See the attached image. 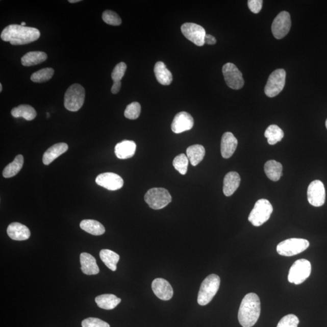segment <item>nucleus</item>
I'll use <instances>...</instances> for the list:
<instances>
[{"instance_id": "obj_1", "label": "nucleus", "mask_w": 327, "mask_h": 327, "mask_svg": "<svg viewBox=\"0 0 327 327\" xmlns=\"http://www.w3.org/2000/svg\"><path fill=\"white\" fill-rule=\"evenodd\" d=\"M40 37V32L34 28L11 24L3 29L1 38L14 46L28 44L36 41Z\"/></svg>"}, {"instance_id": "obj_2", "label": "nucleus", "mask_w": 327, "mask_h": 327, "mask_svg": "<svg viewBox=\"0 0 327 327\" xmlns=\"http://www.w3.org/2000/svg\"><path fill=\"white\" fill-rule=\"evenodd\" d=\"M261 314L260 297L254 293L246 294L238 312L239 323L243 327H251L257 322Z\"/></svg>"}, {"instance_id": "obj_3", "label": "nucleus", "mask_w": 327, "mask_h": 327, "mask_svg": "<svg viewBox=\"0 0 327 327\" xmlns=\"http://www.w3.org/2000/svg\"><path fill=\"white\" fill-rule=\"evenodd\" d=\"M221 280L218 275L212 274L203 281L197 296L199 305L205 306L211 302L219 289Z\"/></svg>"}, {"instance_id": "obj_4", "label": "nucleus", "mask_w": 327, "mask_h": 327, "mask_svg": "<svg viewBox=\"0 0 327 327\" xmlns=\"http://www.w3.org/2000/svg\"><path fill=\"white\" fill-rule=\"evenodd\" d=\"M86 92L79 84H74L67 90L64 95V107L70 112H77L82 108L85 100Z\"/></svg>"}, {"instance_id": "obj_5", "label": "nucleus", "mask_w": 327, "mask_h": 327, "mask_svg": "<svg viewBox=\"0 0 327 327\" xmlns=\"http://www.w3.org/2000/svg\"><path fill=\"white\" fill-rule=\"evenodd\" d=\"M273 210L269 200L266 199L258 200L248 216V221L253 225L260 227L270 219Z\"/></svg>"}, {"instance_id": "obj_6", "label": "nucleus", "mask_w": 327, "mask_h": 327, "mask_svg": "<svg viewBox=\"0 0 327 327\" xmlns=\"http://www.w3.org/2000/svg\"><path fill=\"white\" fill-rule=\"evenodd\" d=\"M144 200L151 209L160 210L171 203V196L168 191L164 188H153L145 193Z\"/></svg>"}, {"instance_id": "obj_7", "label": "nucleus", "mask_w": 327, "mask_h": 327, "mask_svg": "<svg viewBox=\"0 0 327 327\" xmlns=\"http://www.w3.org/2000/svg\"><path fill=\"white\" fill-rule=\"evenodd\" d=\"M309 242L305 239L290 238L281 242L276 250L280 255L292 257L305 251L309 247Z\"/></svg>"}, {"instance_id": "obj_8", "label": "nucleus", "mask_w": 327, "mask_h": 327, "mask_svg": "<svg viewBox=\"0 0 327 327\" xmlns=\"http://www.w3.org/2000/svg\"><path fill=\"white\" fill-rule=\"evenodd\" d=\"M312 271L311 263L305 259L297 260L291 267L288 280L290 283L299 285L310 276Z\"/></svg>"}, {"instance_id": "obj_9", "label": "nucleus", "mask_w": 327, "mask_h": 327, "mask_svg": "<svg viewBox=\"0 0 327 327\" xmlns=\"http://www.w3.org/2000/svg\"><path fill=\"white\" fill-rule=\"evenodd\" d=\"M286 72L283 69H276L272 72L265 85V95L270 98L276 96L283 91L286 84Z\"/></svg>"}, {"instance_id": "obj_10", "label": "nucleus", "mask_w": 327, "mask_h": 327, "mask_svg": "<svg viewBox=\"0 0 327 327\" xmlns=\"http://www.w3.org/2000/svg\"><path fill=\"white\" fill-rule=\"evenodd\" d=\"M222 73L225 83L232 89H241L244 85V80L241 71L234 64L228 63L222 67Z\"/></svg>"}, {"instance_id": "obj_11", "label": "nucleus", "mask_w": 327, "mask_h": 327, "mask_svg": "<svg viewBox=\"0 0 327 327\" xmlns=\"http://www.w3.org/2000/svg\"><path fill=\"white\" fill-rule=\"evenodd\" d=\"M291 25L289 13L286 11L280 12L271 25V31L274 38L280 40L286 37L290 30Z\"/></svg>"}, {"instance_id": "obj_12", "label": "nucleus", "mask_w": 327, "mask_h": 327, "mask_svg": "<svg viewBox=\"0 0 327 327\" xmlns=\"http://www.w3.org/2000/svg\"><path fill=\"white\" fill-rule=\"evenodd\" d=\"M181 32L184 37L197 46H203L205 44L206 31L200 26L192 22H186L181 27Z\"/></svg>"}, {"instance_id": "obj_13", "label": "nucleus", "mask_w": 327, "mask_h": 327, "mask_svg": "<svg viewBox=\"0 0 327 327\" xmlns=\"http://www.w3.org/2000/svg\"><path fill=\"white\" fill-rule=\"evenodd\" d=\"M307 198L311 205L320 207L325 202V189L323 183L319 180L313 181L307 190Z\"/></svg>"}, {"instance_id": "obj_14", "label": "nucleus", "mask_w": 327, "mask_h": 327, "mask_svg": "<svg viewBox=\"0 0 327 327\" xmlns=\"http://www.w3.org/2000/svg\"><path fill=\"white\" fill-rule=\"evenodd\" d=\"M96 183L109 190L115 191L121 189L124 181L118 174L114 173H103L96 178Z\"/></svg>"}, {"instance_id": "obj_15", "label": "nucleus", "mask_w": 327, "mask_h": 327, "mask_svg": "<svg viewBox=\"0 0 327 327\" xmlns=\"http://www.w3.org/2000/svg\"><path fill=\"white\" fill-rule=\"evenodd\" d=\"M194 125V120L189 113L181 112L177 113L171 123V131L174 134H181L190 131Z\"/></svg>"}, {"instance_id": "obj_16", "label": "nucleus", "mask_w": 327, "mask_h": 327, "mask_svg": "<svg viewBox=\"0 0 327 327\" xmlns=\"http://www.w3.org/2000/svg\"><path fill=\"white\" fill-rule=\"evenodd\" d=\"M152 290L158 298L163 300L171 299L173 295V290L169 283L163 278H157L152 282Z\"/></svg>"}, {"instance_id": "obj_17", "label": "nucleus", "mask_w": 327, "mask_h": 327, "mask_svg": "<svg viewBox=\"0 0 327 327\" xmlns=\"http://www.w3.org/2000/svg\"><path fill=\"white\" fill-rule=\"evenodd\" d=\"M238 146V140L231 132H225L222 135L221 142L222 157L225 159L231 158Z\"/></svg>"}, {"instance_id": "obj_18", "label": "nucleus", "mask_w": 327, "mask_h": 327, "mask_svg": "<svg viewBox=\"0 0 327 327\" xmlns=\"http://www.w3.org/2000/svg\"><path fill=\"white\" fill-rule=\"evenodd\" d=\"M8 235L15 241L27 240L31 236L30 230L23 224L19 222H13L8 226Z\"/></svg>"}, {"instance_id": "obj_19", "label": "nucleus", "mask_w": 327, "mask_h": 327, "mask_svg": "<svg viewBox=\"0 0 327 327\" xmlns=\"http://www.w3.org/2000/svg\"><path fill=\"white\" fill-rule=\"evenodd\" d=\"M137 145L133 141L124 140L116 145L115 153L119 159H129L134 156Z\"/></svg>"}, {"instance_id": "obj_20", "label": "nucleus", "mask_w": 327, "mask_h": 327, "mask_svg": "<svg viewBox=\"0 0 327 327\" xmlns=\"http://www.w3.org/2000/svg\"><path fill=\"white\" fill-rule=\"evenodd\" d=\"M241 183V177L235 171L226 174L223 183V192L226 196H231L238 189Z\"/></svg>"}, {"instance_id": "obj_21", "label": "nucleus", "mask_w": 327, "mask_h": 327, "mask_svg": "<svg viewBox=\"0 0 327 327\" xmlns=\"http://www.w3.org/2000/svg\"><path fill=\"white\" fill-rule=\"evenodd\" d=\"M80 263L83 273L87 275H95L99 273V269L95 258L87 253L80 255Z\"/></svg>"}, {"instance_id": "obj_22", "label": "nucleus", "mask_w": 327, "mask_h": 327, "mask_svg": "<svg viewBox=\"0 0 327 327\" xmlns=\"http://www.w3.org/2000/svg\"><path fill=\"white\" fill-rule=\"evenodd\" d=\"M68 150V145L64 142H60L53 145L45 152L43 157L44 164L49 165L61 155L65 153Z\"/></svg>"}, {"instance_id": "obj_23", "label": "nucleus", "mask_w": 327, "mask_h": 327, "mask_svg": "<svg viewBox=\"0 0 327 327\" xmlns=\"http://www.w3.org/2000/svg\"><path fill=\"white\" fill-rule=\"evenodd\" d=\"M154 72L158 82L162 84V85H170L171 83L172 82V74L170 72V70L167 69V68L163 62L158 61V62L155 64Z\"/></svg>"}, {"instance_id": "obj_24", "label": "nucleus", "mask_w": 327, "mask_h": 327, "mask_svg": "<svg viewBox=\"0 0 327 327\" xmlns=\"http://www.w3.org/2000/svg\"><path fill=\"white\" fill-rule=\"evenodd\" d=\"M121 299L112 294H102L96 297L95 303L99 308L110 310L115 308L121 303Z\"/></svg>"}, {"instance_id": "obj_25", "label": "nucleus", "mask_w": 327, "mask_h": 327, "mask_svg": "<svg viewBox=\"0 0 327 327\" xmlns=\"http://www.w3.org/2000/svg\"><path fill=\"white\" fill-rule=\"evenodd\" d=\"M186 153L191 164L196 166L203 160L206 155V150L202 145L195 144L188 147Z\"/></svg>"}, {"instance_id": "obj_26", "label": "nucleus", "mask_w": 327, "mask_h": 327, "mask_svg": "<svg viewBox=\"0 0 327 327\" xmlns=\"http://www.w3.org/2000/svg\"><path fill=\"white\" fill-rule=\"evenodd\" d=\"M47 58V54L43 52H29L21 58V64L22 66L28 67L38 65L46 61Z\"/></svg>"}, {"instance_id": "obj_27", "label": "nucleus", "mask_w": 327, "mask_h": 327, "mask_svg": "<svg viewBox=\"0 0 327 327\" xmlns=\"http://www.w3.org/2000/svg\"><path fill=\"white\" fill-rule=\"evenodd\" d=\"M264 171L269 179L273 181H278L283 176V166L275 160L268 161L265 164Z\"/></svg>"}, {"instance_id": "obj_28", "label": "nucleus", "mask_w": 327, "mask_h": 327, "mask_svg": "<svg viewBox=\"0 0 327 327\" xmlns=\"http://www.w3.org/2000/svg\"><path fill=\"white\" fill-rule=\"evenodd\" d=\"M80 228L83 231L95 236H99L105 234V227L101 223L93 219H84L80 222Z\"/></svg>"}, {"instance_id": "obj_29", "label": "nucleus", "mask_w": 327, "mask_h": 327, "mask_svg": "<svg viewBox=\"0 0 327 327\" xmlns=\"http://www.w3.org/2000/svg\"><path fill=\"white\" fill-rule=\"evenodd\" d=\"M11 114L15 118L22 117L26 120L32 121L37 116V112L33 107L22 105L12 110Z\"/></svg>"}, {"instance_id": "obj_30", "label": "nucleus", "mask_w": 327, "mask_h": 327, "mask_svg": "<svg viewBox=\"0 0 327 327\" xmlns=\"http://www.w3.org/2000/svg\"><path fill=\"white\" fill-rule=\"evenodd\" d=\"M99 257L110 270L113 271L116 270V268H117L116 265L120 259L118 254L112 250H108V249H103L99 253Z\"/></svg>"}, {"instance_id": "obj_31", "label": "nucleus", "mask_w": 327, "mask_h": 327, "mask_svg": "<svg viewBox=\"0 0 327 327\" xmlns=\"http://www.w3.org/2000/svg\"><path fill=\"white\" fill-rule=\"evenodd\" d=\"M24 163V158L21 155H18L12 162L5 168L3 171V176L6 178H12L18 174L21 170Z\"/></svg>"}, {"instance_id": "obj_32", "label": "nucleus", "mask_w": 327, "mask_h": 327, "mask_svg": "<svg viewBox=\"0 0 327 327\" xmlns=\"http://www.w3.org/2000/svg\"><path fill=\"white\" fill-rule=\"evenodd\" d=\"M265 137L267 138L268 143L274 145L280 142L284 137V133L279 126L272 124L268 126L265 132Z\"/></svg>"}, {"instance_id": "obj_33", "label": "nucleus", "mask_w": 327, "mask_h": 327, "mask_svg": "<svg viewBox=\"0 0 327 327\" xmlns=\"http://www.w3.org/2000/svg\"><path fill=\"white\" fill-rule=\"evenodd\" d=\"M54 74V70L53 68H44L32 74L31 79L34 83H44L50 80Z\"/></svg>"}, {"instance_id": "obj_34", "label": "nucleus", "mask_w": 327, "mask_h": 327, "mask_svg": "<svg viewBox=\"0 0 327 327\" xmlns=\"http://www.w3.org/2000/svg\"><path fill=\"white\" fill-rule=\"evenodd\" d=\"M189 161L187 155L181 154L174 158L173 161V165L174 168L179 171L181 174H186L188 169Z\"/></svg>"}, {"instance_id": "obj_35", "label": "nucleus", "mask_w": 327, "mask_h": 327, "mask_svg": "<svg viewBox=\"0 0 327 327\" xmlns=\"http://www.w3.org/2000/svg\"><path fill=\"white\" fill-rule=\"evenodd\" d=\"M141 105L140 103L134 102L127 106L124 112L125 118L129 119H137L140 115Z\"/></svg>"}, {"instance_id": "obj_36", "label": "nucleus", "mask_w": 327, "mask_h": 327, "mask_svg": "<svg viewBox=\"0 0 327 327\" xmlns=\"http://www.w3.org/2000/svg\"><path fill=\"white\" fill-rule=\"evenodd\" d=\"M102 18L103 21L109 25L119 26L122 22L119 16L116 12L110 10L103 12Z\"/></svg>"}, {"instance_id": "obj_37", "label": "nucleus", "mask_w": 327, "mask_h": 327, "mask_svg": "<svg viewBox=\"0 0 327 327\" xmlns=\"http://www.w3.org/2000/svg\"><path fill=\"white\" fill-rule=\"evenodd\" d=\"M299 320L297 317L292 314L285 316L280 320L277 327H297Z\"/></svg>"}, {"instance_id": "obj_38", "label": "nucleus", "mask_w": 327, "mask_h": 327, "mask_svg": "<svg viewBox=\"0 0 327 327\" xmlns=\"http://www.w3.org/2000/svg\"><path fill=\"white\" fill-rule=\"evenodd\" d=\"M127 69V65L124 62H121L116 65L113 70L112 73V79L113 82H121L123 77Z\"/></svg>"}, {"instance_id": "obj_39", "label": "nucleus", "mask_w": 327, "mask_h": 327, "mask_svg": "<svg viewBox=\"0 0 327 327\" xmlns=\"http://www.w3.org/2000/svg\"><path fill=\"white\" fill-rule=\"evenodd\" d=\"M82 325L83 327H111L108 323L98 318H89L84 319Z\"/></svg>"}, {"instance_id": "obj_40", "label": "nucleus", "mask_w": 327, "mask_h": 327, "mask_svg": "<svg viewBox=\"0 0 327 327\" xmlns=\"http://www.w3.org/2000/svg\"><path fill=\"white\" fill-rule=\"evenodd\" d=\"M263 4L262 0H249L248 1V7L254 14H258L261 11Z\"/></svg>"}, {"instance_id": "obj_41", "label": "nucleus", "mask_w": 327, "mask_h": 327, "mask_svg": "<svg viewBox=\"0 0 327 327\" xmlns=\"http://www.w3.org/2000/svg\"><path fill=\"white\" fill-rule=\"evenodd\" d=\"M205 44L213 45L216 43V38L211 35L206 34L205 38Z\"/></svg>"}, {"instance_id": "obj_42", "label": "nucleus", "mask_w": 327, "mask_h": 327, "mask_svg": "<svg viewBox=\"0 0 327 327\" xmlns=\"http://www.w3.org/2000/svg\"><path fill=\"white\" fill-rule=\"evenodd\" d=\"M121 87V82H115L113 83L111 89V92L113 94H116L119 92Z\"/></svg>"}, {"instance_id": "obj_43", "label": "nucleus", "mask_w": 327, "mask_h": 327, "mask_svg": "<svg viewBox=\"0 0 327 327\" xmlns=\"http://www.w3.org/2000/svg\"><path fill=\"white\" fill-rule=\"evenodd\" d=\"M81 2V0H69V2L70 3H76Z\"/></svg>"}, {"instance_id": "obj_44", "label": "nucleus", "mask_w": 327, "mask_h": 327, "mask_svg": "<svg viewBox=\"0 0 327 327\" xmlns=\"http://www.w3.org/2000/svg\"><path fill=\"white\" fill-rule=\"evenodd\" d=\"M3 90V85L2 84H0V92H2Z\"/></svg>"}, {"instance_id": "obj_45", "label": "nucleus", "mask_w": 327, "mask_h": 327, "mask_svg": "<svg viewBox=\"0 0 327 327\" xmlns=\"http://www.w3.org/2000/svg\"><path fill=\"white\" fill-rule=\"evenodd\" d=\"M21 25L22 26V27H26V22H21Z\"/></svg>"}, {"instance_id": "obj_46", "label": "nucleus", "mask_w": 327, "mask_h": 327, "mask_svg": "<svg viewBox=\"0 0 327 327\" xmlns=\"http://www.w3.org/2000/svg\"><path fill=\"white\" fill-rule=\"evenodd\" d=\"M325 126H326V128L327 129V119L325 122Z\"/></svg>"}]
</instances>
